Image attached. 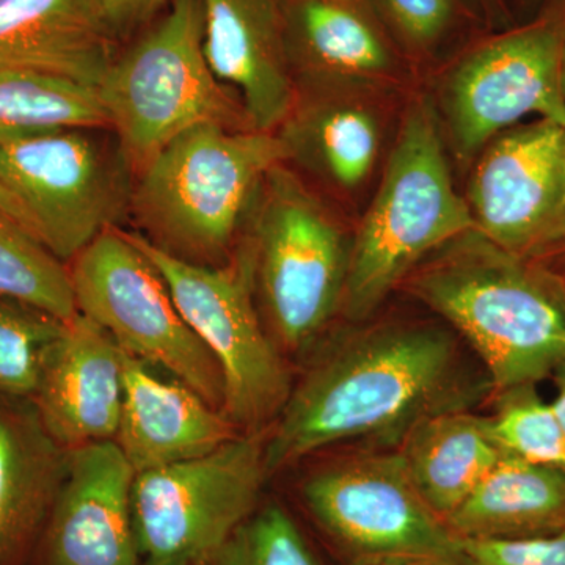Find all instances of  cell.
Returning <instances> with one entry per match:
<instances>
[{"mask_svg": "<svg viewBox=\"0 0 565 565\" xmlns=\"http://www.w3.org/2000/svg\"><path fill=\"white\" fill-rule=\"evenodd\" d=\"M0 212L10 215L13 221L20 223V225L24 226L29 233L35 236V232H33L32 222L31 218H29L28 212L24 211V207H22L21 204L17 202V199H14V196L11 195V193L7 191L2 184H0Z\"/></svg>", "mask_w": 565, "mask_h": 565, "instance_id": "obj_32", "label": "cell"}, {"mask_svg": "<svg viewBox=\"0 0 565 565\" xmlns=\"http://www.w3.org/2000/svg\"><path fill=\"white\" fill-rule=\"evenodd\" d=\"M92 129L0 143V184L31 218L36 239L62 262L76 258L125 211V177Z\"/></svg>", "mask_w": 565, "mask_h": 565, "instance_id": "obj_12", "label": "cell"}, {"mask_svg": "<svg viewBox=\"0 0 565 565\" xmlns=\"http://www.w3.org/2000/svg\"><path fill=\"white\" fill-rule=\"evenodd\" d=\"M145 565H148V564H145Z\"/></svg>", "mask_w": 565, "mask_h": 565, "instance_id": "obj_38", "label": "cell"}, {"mask_svg": "<svg viewBox=\"0 0 565 565\" xmlns=\"http://www.w3.org/2000/svg\"><path fill=\"white\" fill-rule=\"evenodd\" d=\"M564 44L559 6L530 24L476 41L459 55L446 73L440 103L460 159L473 158L527 115L565 125Z\"/></svg>", "mask_w": 565, "mask_h": 565, "instance_id": "obj_10", "label": "cell"}, {"mask_svg": "<svg viewBox=\"0 0 565 565\" xmlns=\"http://www.w3.org/2000/svg\"><path fill=\"white\" fill-rule=\"evenodd\" d=\"M291 159L281 136L204 122L143 167L134 206L162 250L204 264L232 244L266 174Z\"/></svg>", "mask_w": 565, "mask_h": 565, "instance_id": "obj_4", "label": "cell"}, {"mask_svg": "<svg viewBox=\"0 0 565 565\" xmlns=\"http://www.w3.org/2000/svg\"><path fill=\"white\" fill-rule=\"evenodd\" d=\"M291 158H302L344 189L362 184L381 151L382 128L373 110L360 103L332 102L310 107L286 122Z\"/></svg>", "mask_w": 565, "mask_h": 565, "instance_id": "obj_23", "label": "cell"}, {"mask_svg": "<svg viewBox=\"0 0 565 565\" xmlns=\"http://www.w3.org/2000/svg\"><path fill=\"white\" fill-rule=\"evenodd\" d=\"M204 55L225 87L239 93L255 131L273 132L296 103L289 61L288 0H200Z\"/></svg>", "mask_w": 565, "mask_h": 565, "instance_id": "obj_15", "label": "cell"}, {"mask_svg": "<svg viewBox=\"0 0 565 565\" xmlns=\"http://www.w3.org/2000/svg\"><path fill=\"white\" fill-rule=\"evenodd\" d=\"M475 230L503 250L541 259L565 245V125L514 126L487 143L468 182Z\"/></svg>", "mask_w": 565, "mask_h": 565, "instance_id": "obj_13", "label": "cell"}, {"mask_svg": "<svg viewBox=\"0 0 565 565\" xmlns=\"http://www.w3.org/2000/svg\"><path fill=\"white\" fill-rule=\"evenodd\" d=\"M266 438L236 435L207 455L136 475L132 516L145 564L210 563L258 509Z\"/></svg>", "mask_w": 565, "mask_h": 565, "instance_id": "obj_7", "label": "cell"}, {"mask_svg": "<svg viewBox=\"0 0 565 565\" xmlns=\"http://www.w3.org/2000/svg\"><path fill=\"white\" fill-rule=\"evenodd\" d=\"M308 511L353 563L416 557L460 565V542L423 500L399 452L349 457L303 484Z\"/></svg>", "mask_w": 565, "mask_h": 565, "instance_id": "obj_11", "label": "cell"}, {"mask_svg": "<svg viewBox=\"0 0 565 565\" xmlns=\"http://www.w3.org/2000/svg\"><path fill=\"white\" fill-rule=\"evenodd\" d=\"M552 377L555 379L556 396L550 405H552L553 414H555L565 437V364L557 367Z\"/></svg>", "mask_w": 565, "mask_h": 565, "instance_id": "obj_33", "label": "cell"}, {"mask_svg": "<svg viewBox=\"0 0 565 565\" xmlns=\"http://www.w3.org/2000/svg\"><path fill=\"white\" fill-rule=\"evenodd\" d=\"M206 565H321L291 515L278 504L256 509Z\"/></svg>", "mask_w": 565, "mask_h": 565, "instance_id": "obj_29", "label": "cell"}, {"mask_svg": "<svg viewBox=\"0 0 565 565\" xmlns=\"http://www.w3.org/2000/svg\"><path fill=\"white\" fill-rule=\"evenodd\" d=\"M136 475L115 440L68 449L40 535V565H140L132 516Z\"/></svg>", "mask_w": 565, "mask_h": 565, "instance_id": "obj_14", "label": "cell"}, {"mask_svg": "<svg viewBox=\"0 0 565 565\" xmlns=\"http://www.w3.org/2000/svg\"><path fill=\"white\" fill-rule=\"evenodd\" d=\"M115 36L132 31L154 17L170 0H99Z\"/></svg>", "mask_w": 565, "mask_h": 565, "instance_id": "obj_31", "label": "cell"}, {"mask_svg": "<svg viewBox=\"0 0 565 565\" xmlns=\"http://www.w3.org/2000/svg\"><path fill=\"white\" fill-rule=\"evenodd\" d=\"M481 426L501 456L565 468L563 430L534 384L498 392L494 414L481 416Z\"/></svg>", "mask_w": 565, "mask_h": 565, "instance_id": "obj_26", "label": "cell"}, {"mask_svg": "<svg viewBox=\"0 0 565 565\" xmlns=\"http://www.w3.org/2000/svg\"><path fill=\"white\" fill-rule=\"evenodd\" d=\"M128 236L162 275L182 318L221 366L223 414L252 433L280 415L292 390L288 367L264 333L244 270L191 263L139 234Z\"/></svg>", "mask_w": 565, "mask_h": 565, "instance_id": "obj_9", "label": "cell"}, {"mask_svg": "<svg viewBox=\"0 0 565 565\" xmlns=\"http://www.w3.org/2000/svg\"><path fill=\"white\" fill-rule=\"evenodd\" d=\"M386 35L408 54L440 50L479 14L470 0H366Z\"/></svg>", "mask_w": 565, "mask_h": 565, "instance_id": "obj_28", "label": "cell"}, {"mask_svg": "<svg viewBox=\"0 0 565 565\" xmlns=\"http://www.w3.org/2000/svg\"><path fill=\"white\" fill-rule=\"evenodd\" d=\"M460 539H530L565 531V468L501 457L446 519Z\"/></svg>", "mask_w": 565, "mask_h": 565, "instance_id": "obj_21", "label": "cell"}, {"mask_svg": "<svg viewBox=\"0 0 565 565\" xmlns=\"http://www.w3.org/2000/svg\"><path fill=\"white\" fill-rule=\"evenodd\" d=\"M470 230L475 221L452 185L437 111L416 99L351 244L341 311L353 322L370 318L427 256Z\"/></svg>", "mask_w": 565, "mask_h": 565, "instance_id": "obj_3", "label": "cell"}, {"mask_svg": "<svg viewBox=\"0 0 565 565\" xmlns=\"http://www.w3.org/2000/svg\"><path fill=\"white\" fill-rule=\"evenodd\" d=\"M200 0H170L147 35L115 58L99 85L126 158L143 169L174 137L204 125L252 129L204 55Z\"/></svg>", "mask_w": 565, "mask_h": 565, "instance_id": "obj_5", "label": "cell"}, {"mask_svg": "<svg viewBox=\"0 0 565 565\" xmlns=\"http://www.w3.org/2000/svg\"><path fill=\"white\" fill-rule=\"evenodd\" d=\"M351 565H435L429 561L416 559V557H379V559L360 561Z\"/></svg>", "mask_w": 565, "mask_h": 565, "instance_id": "obj_35", "label": "cell"}, {"mask_svg": "<svg viewBox=\"0 0 565 565\" xmlns=\"http://www.w3.org/2000/svg\"><path fill=\"white\" fill-rule=\"evenodd\" d=\"M73 262L70 275L79 315L106 330L122 352L159 364L223 412L221 366L128 233L107 230Z\"/></svg>", "mask_w": 565, "mask_h": 565, "instance_id": "obj_8", "label": "cell"}, {"mask_svg": "<svg viewBox=\"0 0 565 565\" xmlns=\"http://www.w3.org/2000/svg\"><path fill=\"white\" fill-rule=\"evenodd\" d=\"M32 403L65 449L114 440L122 407V351L85 316L65 322L51 345Z\"/></svg>", "mask_w": 565, "mask_h": 565, "instance_id": "obj_16", "label": "cell"}, {"mask_svg": "<svg viewBox=\"0 0 565 565\" xmlns=\"http://www.w3.org/2000/svg\"><path fill=\"white\" fill-rule=\"evenodd\" d=\"M492 390L440 327L386 323L353 333L291 390L266 438L267 470L356 438L403 440L423 419L468 412Z\"/></svg>", "mask_w": 565, "mask_h": 565, "instance_id": "obj_1", "label": "cell"}, {"mask_svg": "<svg viewBox=\"0 0 565 565\" xmlns=\"http://www.w3.org/2000/svg\"><path fill=\"white\" fill-rule=\"evenodd\" d=\"M99 0H0V70L39 71L99 90L114 63Z\"/></svg>", "mask_w": 565, "mask_h": 565, "instance_id": "obj_18", "label": "cell"}, {"mask_svg": "<svg viewBox=\"0 0 565 565\" xmlns=\"http://www.w3.org/2000/svg\"><path fill=\"white\" fill-rule=\"evenodd\" d=\"M460 565H565V531L530 539H462Z\"/></svg>", "mask_w": 565, "mask_h": 565, "instance_id": "obj_30", "label": "cell"}, {"mask_svg": "<svg viewBox=\"0 0 565 565\" xmlns=\"http://www.w3.org/2000/svg\"><path fill=\"white\" fill-rule=\"evenodd\" d=\"M561 85H563V95L565 99V44L563 51V62H561Z\"/></svg>", "mask_w": 565, "mask_h": 565, "instance_id": "obj_36", "label": "cell"}, {"mask_svg": "<svg viewBox=\"0 0 565 565\" xmlns=\"http://www.w3.org/2000/svg\"><path fill=\"white\" fill-rule=\"evenodd\" d=\"M104 126L109 115L98 88L39 71L0 70V143Z\"/></svg>", "mask_w": 565, "mask_h": 565, "instance_id": "obj_24", "label": "cell"}, {"mask_svg": "<svg viewBox=\"0 0 565 565\" xmlns=\"http://www.w3.org/2000/svg\"><path fill=\"white\" fill-rule=\"evenodd\" d=\"M63 327L65 322L39 308L0 299V397L32 399Z\"/></svg>", "mask_w": 565, "mask_h": 565, "instance_id": "obj_27", "label": "cell"}, {"mask_svg": "<svg viewBox=\"0 0 565 565\" xmlns=\"http://www.w3.org/2000/svg\"><path fill=\"white\" fill-rule=\"evenodd\" d=\"M408 478L427 505L448 519L500 462L481 416L449 412L415 424L397 449Z\"/></svg>", "mask_w": 565, "mask_h": 565, "instance_id": "obj_22", "label": "cell"}, {"mask_svg": "<svg viewBox=\"0 0 565 565\" xmlns=\"http://www.w3.org/2000/svg\"><path fill=\"white\" fill-rule=\"evenodd\" d=\"M345 2L360 3V6H367L366 0H345Z\"/></svg>", "mask_w": 565, "mask_h": 565, "instance_id": "obj_37", "label": "cell"}, {"mask_svg": "<svg viewBox=\"0 0 565 565\" xmlns=\"http://www.w3.org/2000/svg\"><path fill=\"white\" fill-rule=\"evenodd\" d=\"M289 61L318 79L366 82L396 68L392 40L367 6L288 0Z\"/></svg>", "mask_w": 565, "mask_h": 565, "instance_id": "obj_20", "label": "cell"}, {"mask_svg": "<svg viewBox=\"0 0 565 565\" xmlns=\"http://www.w3.org/2000/svg\"><path fill=\"white\" fill-rule=\"evenodd\" d=\"M486 21H501L504 18V0H471Z\"/></svg>", "mask_w": 565, "mask_h": 565, "instance_id": "obj_34", "label": "cell"}, {"mask_svg": "<svg viewBox=\"0 0 565 565\" xmlns=\"http://www.w3.org/2000/svg\"><path fill=\"white\" fill-rule=\"evenodd\" d=\"M462 334L494 392L537 384L565 364V280L478 230L449 241L404 280Z\"/></svg>", "mask_w": 565, "mask_h": 565, "instance_id": "obj_2", "label": "cell"}, {"mask_svg": "<svg viewBox=\"0 0 565 565\" xmlns=\"http://www.w3.org/2000/svg\"><path fill=\"white\" fill-rule=\"evenodd\" d=\"M0 299L39 308L63 322L79 315L70 270L43 243L0 212Z\"/></svg>", "mask_w": 565, "mask_h": 565, "instance_id": "obj_25", "label": "cell"}, {"mask_svg": "<svg viewBox=\"0 0 565 565\" xmlns=\"http://www.w3.org/2000/svg\"><path fill=\"white\" fill-rule=\"evenodd\" d=\"M66 459L31 399L0 397V565L20 563L43 533Z\"/></svg>", "mask_w": 565, "mask_h": 565, "instance_id": "obj_19", "label": "cell"}, {"mask_svg": "<svg viewBox=\"0 0 565 565\" xmlns=\"http://www.w3.org/2000/svg\"><path fill=\"white\" fill-rule=\"evenodd\" d=\"M232 419L182 382H167L122 352V407L115 441L136 473L207 455L236 437Z\"/></svg>", "mask_w": 565, "mask_h": 565, "instance_id": "obj_17", "label": "cell"}, {"mask_svg": "<svg viewBox=\"0 0 565 565\" xmlns=\"http://www.w3.org/2000/svg\"><path fill=\"white\" fill-rule=\"evenodd\" d=\"M252 274L278 341L300 351L341 311L351 244L333 215L281 166L264 178Z\"/></svg>", "mask_w": 565, "mask_h": 565, "instance_id": "obj_6", "label": "cell"}]
</instances>
